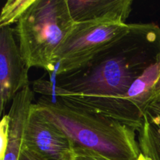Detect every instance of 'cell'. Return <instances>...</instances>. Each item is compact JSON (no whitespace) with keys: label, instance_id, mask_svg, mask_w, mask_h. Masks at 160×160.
Instances as JSON below:
<instances>
[{"label":"cell","instance_id":"9c48e42d","mask_svg":"<svg viewBox=\"0 0 160 160\" xmlns=\"http://www.w3.org/2000/svg\"><path fill=\"white\" fill-rule=\"evenodd\" d=\"M125 98L142 115L150 106L160 102V53L156 61L133 83Z\"/></svg>","mask_w":160,"mask_h":160},{"label":"cell","instance_id":"6da1fadb","mask_svg":"<svg viewBox=\"0 0 160 160\" xmlns=\"http://www.w3.org/2000/svg\"><path fill=\"white\" fill-rule=\"evenodd\" d=\"M160 53V28L134 23L129 34L88 65L58 76L55 84L70 93L125 97L133 83Z\"/></svg>","mask_w":160,"mask_h":160},{"label":"cell","instance_id":"5bb4252c","mask_svg":"<svg viewBox=\"0 0 160 160\" xmlns=\"http://www.w3.org/2000/svg\"><path fill=\"white\" fill-rule=\"evenodd\" d=\"M19 160H39L38 159L35 157L34 156H33L31 152L26 150L25 148H23L21 152V154H20V159Z\"/></svg>","mask_w":160,"mask_h":160},{"label":"cell","instance_id":"ba28073f","mask_svg":"<svg viewBox=\"0 0 160 160\" xmlns=\"http://www.w3.org/2000/svg\"><path fill=\"white\" fill-rule=\"evenodd\" d=\"M73 22L102 21L127 23L132 10L131 0H67Z\"/></svg>","mask_w":160,"mask_h":160},{"label":"cell","instance_id":"4fadbf2b","mask_svg":"<svg viewBox=\"0 0 160 160\" xmlns=\"http://www.w3.org/2000/svg\"><path fill=\"white\" fill-rule=\"evenodd\" d=\"M74 160H110L102 155L82 148H74Z\"/></svg>","mask_w":160,"mask_h":160},{"label":"cell","instance_id":"8992f818","mask_svg":"<svg viewBox=\"0 0 160 160\" xmlns=\"http://www.w3.org/2000/svg\"><path fill=\"white\" fill-rule=\"evenodd\" d=\"M23 148L39 160H74V146L67 135L33 104L27 123Z\"/></svg>","mask_w":160,"mask_h":160},{"label":"cell","instance_id":"7a4b0ae2","mask_svg":"<svg viewBox=\"0 0 160 160\" xmlns=\"http://www.w3.org/2000/svg\"><path fill=\"white\" fill-rule=\"evenodd\" d=\"M34 106L67 135L74 148L95 152L110 160H138L135 131L115 120L71 107L43 96Z\"/></svg>","mask_w":160,"mask_h":160},{"label":"cell","instance_id":"3957f363","mask_svg":"<svg viewBox=\"0 0 160 160\" xmlns=\"http://www.w3.org/2000/svg\"><path fill=\"white\" fill-rule=\"evenodd\" d=\"M67 0H35L17 23L14 33L28 69L56 71V53L74 26Z\"/></svg>","mask_w":160,"mask_h":160},{"label":"cell","instance_id":"9a60e30c","mask_svg":"<svg viewBox=\"0 0 160 160\" xmlns=\"http://www.w3.org/2000/svg\"><path fill=\"white\" fill-rule=\"evenodd\" d=\"M138 160H148V159H146V158L144 157V156H142V154H141V156H140V157H139Z\"/></svg>","mask_w":160,"mask_h":160},{"label":"cell","instance_id":"5b68a950","mask_svg":"<svg viewBox=\"0 0 160 160\" xmlns=\"http://www.w3.org/2000/svg\"><path fill=\"white\" fill-rule=\"evenodd\" d=\"M34 91L43 96L56 98L71 107L99 114L138 131L142 121L140 111L125 97H109L70 93L59 88L54 81L40 80Z\"/></svg>","mask_w":160,"mask_h":160},{"label":"cell","instance_id":"52a82bcc","mask_svg":"<svg viewBox=\"0 0 160 160\" xmlns=\"http://www.w3.org/2000/svg\"><path fill=\"white\" fill-rule=\"evenodd\" d=\"M25 64L11 27L0 28V100L1 112L18 92L29 85Z\"/></svg>","mask_w":160,"mask_h":160},{"label":"cell","instance_id":"8fae6325","mask_svg":"<svg viewBox=\"0 0 160 160\" xmlns=\"http://www.w3.org/2000/svg\"><path fill=\"white\" fill-rule=\"evenodd\" d=\"M34 2L35 0H8L2 10L0 28L17 23Z\"/></svg>","mask_w":160,"mask_h":160},{"label":"cell","instance_id":"30bf717a","mask_svg":"<svg viewBox=\"0 0 160 160\" xmlns=\"http://www.w3.org/2000/svg\"><path fill=\"white\" fill-rule=\"evenodd\" d=\"M138 131L141 154L148 160H160V102L144 112Z\"/></svg>","mask_w":160,"mask_h":160},{"label":"cell","instance_id":"7c38bea8","mask_svg":"<svg viewBox=\"0 0 160 160\" xmlns=\"http://www.w3.org/2000/svg\"><path fill=\"white\" fill-rule=\"evenodd\" d=\"M10 117L9 114L3 116L0 123V160L3 158L9 142Z\"/></svg>","mask_w":160,"mask_h":160},{"label":"cell","instance_id":"277c9868","mask_svg":"<svg viewBox=\"0 0 160 160\" xmlns=\"http://www.w3.org/2000/svg\"><path fill=\"white\" fill-rule=\"evenodd\" d=\"M134 23L89 21L74 23L56 53L55 78L76 71L129 34Z\"/></svg>","mask_w":160,"mask_h":160}]
</instances>
